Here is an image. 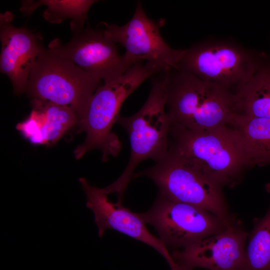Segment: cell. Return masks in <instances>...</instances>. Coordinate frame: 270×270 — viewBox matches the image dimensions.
<instances>
[{
	"mask_svg": "<svg viewBox=\"0 0 270 270\" xmlns=\"http://www.w3.org/2000/svg\"><path fill=\"white\" fill-rule=\"evenodd\" d=\"M70 28L72 32L70 40L63 44L58 38L53 40L48 45L50 52L72 62L104 83L116 79L132 67L101 28Z\"/></svg>",
	"mask_w": 270,
	"mask_h": 270,
	"instance_id": "30bf717a",
	"label": "cell"
},
{
	"mask_svg": "<svg viewBox=\"0 0 270 270\" xmlns=\"http://www.w3.org/2000/svg\"><path fill=\"white\" fill-rule=\"evenodd\" d=\"M167 72H160L151 77L149 96L139 110L132 116L120 117L117 122L128 134L130 156L121 176L113 183L102 188L108 195L116 194L117 202L122 204L125 190L141 162L147 159L156 162L168 152L172 122L166 108Z\"/></svg>",
	"mask_w": 270,
	"mask_h": 270,
	"instance_id": "3957f363",
	"label": "cell"
},
{
	"mask_svg": "<svg viewBox=\"0 0 270 270\" xmlns=\"http://www.w3.org/2000/svg\"><path fill=\"white\" fill-rule=\"evenodd\" d=\"M32 106L30 115L16 128L32 144L54 143L78 123V114L70 106L38 99H32Z\"/></svg>",
	"mask_w": 270,
	"mask_h": 270,
	"instance_id": "5bb4252c",
	"label": "cell"
},
{
	"mask_svg": "<svg viewBox=\"0 0 270 270\" xmlns=\"http://www.w3.org/2000/svg\"><path fill=\"white\" fill-rule=\"evenodd\" d=\"M94 0H25L21 2L20 10L30 16L38 7L46 6L42 17L47 22L60 24L71 19L70 24L84 26L88 12L96 2Z\"/></svg>",
	"mask_w": 270,
	"mask_h": 270,
	"instance_id": "e0dca14e",
	"label": "cell"
},
{
	"mask_svg": "<svg viewBox=\"0 0 270 270\" xmlns=\"http://www.w3.org/2000/svg\"><path fill=\"white\" fill-rule=\"evenodd\" d=\"M102 24L105 34L124 48L123 56L130 66L146 61L160 71L177 68L183 49H174L164 41L160 26L146 15L140 2L125 24Z\"/></svg>",
	"mask_w": 270,
	"mask_h": 270,
	"instance_id": "9c48e42d",
	"label": "cell"
},
{
	"mask_svg": "<svg viewBox=\"0 0 270 270\" xmlns=\"http://www.w3.org/2000/svg\"><path fill=\"white\" fill-rule=\"evenodd\" d=\"M166 108L172 123L200 132L228 124L236 114L234 92L178 68L168 72Z\"/></svg>",
	"mask_w": 270,
	"mask_h": 270,
	"instance_id": "6da1fadb",
	"label": "cell"
},
{
	"mask_svg": "<svg viewBox=\"0 0 270 270\" xmlns=\"http://www.w3.org/2000/svg\"><path fill=\"white\" fill-rule=\"evenodd\" d=\"M265 56L231 38H208L183 49L176 68L234 93L252 78Z\"/></svg>",
	"mask_w": 270,
	"mask_h": 270,
	"instance_id": "5b68a950",
	"label": "cell"
},
{
	"mask_svg": "<svg viewBox=\"0 0 270 270\" xmlns=\"http://www.w3.org/2000/svg\"><path fill=\"white\" fill-rule=\"evenodd\" d=\"M248 235L240 270H270V206L264 216L254 220Z\"/></svg>",
	"mask_w": 270,
	"mask_h": 270,
	"instance_id": "ac0fdd59",
	"label": "cell"
},
{
	"mask_svg": "<svg viewBox=\"0 0 270 270\" xmlns=\"http://www.w3.org/2000/svg\"><path fill=\"white\" fill-rule=\"evenodd\" d=\"M86 195V206L92 212L98 236L113 230L151 246L166 260L170 266L174 263L168 249L160 238L152 234L138 213L132 212L122 204L113 203L102 188L91 186L83 178L79 179Z\"/></svg>",
	"mask_w": 270,
	"mask_h": 270,
	"instance_id": "7c38bea8",
	"label": "cell"
},
{
	"mask_svg": "<svg viewBox=\"0 0 270 270\" xmlns=\"http://www.w3.org/2000/svg\"><path fill=\"white\" fill-rule=\"evenodd\" d=\"M228 124L240 134L247 166L270 164V120L236 113Z\"/></svg>",
	"mask_w": 270,
	"mask_h": 270,
	"instance_id": "2e32d148",
	"label": "cell"
},
{
	"mask_svg": "<svg viewBox=\"0 0 270 270\" xmlns=\"http://www.w3.org/2000/svg\"><path fill=\"white\" fill-rule=\"evenodd\" d=\"M140 176L153 180L159 194L170 200L206 210L228 223L236 220L229 212L221 186L171 150L152 167L134 174L132 178Z\"/></svg>",
	"mask_w": 270,
	"mask_h": 270,
	"instance_id": "8992f818",
	"label": "cell"
},
{
	"mask_svg": "<svg viewBox=\"0 0 270 270\" xmlns=\"http://www.w3.org/2000/svg\"><path fill=\"white\" fill-rule=\"evenodd\" d=\"M13 14H0V70L10 78L15 94L25 91L32 68L43 46L42 38L25 26L17 28Z\"/></svg>",
	"mask_w": 270,
	"mask_h": 270,
	"instance_id": "4fadbf2b",
	"label": "cell"
},
{
	"mask_svg": "<svg viewBox=\"0 0 270 270\" xmlns=\"http://www.w3.org/2000/svg\"><path fill=\"white\" fill-rule=\"evenodd\" d=\"M160 72L146 62H140L96 88L78 118V132H85L86 137L74 150L76 159L95 149L102 152L104 161L118 154L122 144L112 128L120 118L122 105L144 82Z\"/></svg>",
	"mask_w": 270,
	"mask_h": 270,
	"instance_id": "7a4b0ae2",
	"label": "cell"
},
{
	"mask_svg": "<svg viewBox=\"0 0 270 270\" xmlns=\"http://www.w3.org/2000/svg\"><path fill=\"white\" fill-rule=\"evenodd\" d=\"M170 268L171 270H187L179 266L176 262H175V264L173 266L170 267Z\"/></svg>",
	"mask_w": 270,
	"mask_h": 270,
	"instance_id": "d6986e66",
	"label": "cell"
},
{
	"mask_svg": "<svg viewBox=\"0 0 270 270\" xmlns=\"http://www.w3.org/2000/svg\"><path fill=\"white\" fill-rule=\"evenodd\" d=\"M228 126L194 132L172 122L168 150L190 161L220 186H232L247 164L240 134Z\"/></svg>",
	"mask_w": 270,
	"mask_h": 270,
	"instance_id": "277c9868",
	"label": "cell"
},
{
	"mask_svg": "<svg viewBox=\"0 0 270 270\" xmlns=\"http://www.w3.org/2000/svg\"><path fill=\"white\" fill-rule=\"evenodd\" d=\"M248 233L236 220L222 231L184 248L172 250L171 256L187 270H240Z\"/></svg>",
	"mask_w": 270,
	"mask_h": 270,
	"instance_id": "8fae6325",
	"label": "cell"
},
{
	"mask_svg": "<svg viewBox=\"0 0 270 270\" xmlns=\"http://www.w3.org/2000/svg\"><path fill=\"white\" fill-rule=\"evenodd\" d=\"M236 114L270 120V59L266 56L252 78L234 93Z\"/></svg>",
	"mask_w": 270,
	"mask_h": 270,
	"instance_id": "9a60e30c",
	"label": "cell"
},
{
	"mask_svg": "<svg viewBox=\"0 0 270 270\" xmlns=\"http://www.w3.org/2000/svg\"><path fill=\"white\" fill-rule=\"evenodd\" d=\"M100 82L72 62L42 48L24 92L32 99L70 106L79 118Z\"/></svg>",
	"mask_w": 270,
	"mask_h": 270,
	"instance_id": "52a82bcc",
	"label": "cell"
},
{
	"mask_svg": "<svg viewBox=\"0 0 270 270\" xmlns=\"http://www.w3.org/2000/svg\"><path fill=\"white\" fill-rule=\"evenodd\" d=\"M152 225L166 248H184L225 229L229 224L201 208L170 200L158 194L152 206L138 213Z\"/></svg>",
	"mask_w": 270,
	"mask_h": 270,
	"instance_id": "ba28073f",
	"label": "cell"
}]
</instances>
